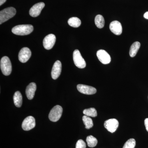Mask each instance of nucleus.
Segmentation results:
<instances>
[{"label": "nucleus", "mask_w": 148, "mask_h": 148, "mask_svg": "<svg viewBox=\"0 0 148 148\" xmlns=\"http://www.w3.org/2000/svg\"><path fill=\"white\" fill-rule=\"evenodd\" d=\"M73 59L74 64L79 69H84L86 66V63L81 54L79 50L76 49L73 53Z\"/></svg>", "instance_id": "5"}, {"label": "nucleus", "mask_w": 148, "mask_h": 148, "mask_svg": "<svg viewBox=\"0 0 148 148\" xmlns=\"http://www.w3.org/2000/svg\"><path fill=\"white\" fill-rule=\"evenodd\" d=\"M16 13V9L13 7H9L0 12V24H1L13 17Z\"/></svg>", "instance_id": "2"}, {"label": "nucleus", "mask_w": 148, "mask_h": 148, "mask_svg": "<svg viewBox=\"0 0 148 148\" xmlns=\"http://www.w3.org/2000/svg\"><path fill=\"white\" fill-rule=\"evenodd\" d=\"M32 56V52L28 47H24L21 49L18 55L19 61L21 63H26Z\"/></svg>", "instance_id": "8"}, {"label": "nucleus", "mask_w": 148, "mask_h": 148, "mask_svg": "<svg viewBox=\"0 0 148 148\" xmlns=\"http://www.w3.org/2000/svg\"><path fill=\"white\" fill-rule=\"evenodd\" d=\"M68 24L71 27L74 28H77L81 24V21L79 18L77 17H73L69 18L68 20Z\"/></svg>", "instance_id": "18"}, {"label": "nucleus", "mask_w": 148, "mask_h": 148, "mask_svg": "<svg viewBox=\"0 0 148 148\" xmlns=\"http://www.w3.org/2000/svg\"><path fill=\"white\" fill-rule=\"evenodd\" d=\"M144 17L146 19H148V12H147L145 13V14H144Z\"/></svg>", "instance_id": "26"}, {"label": "nucleus", "mask_w": 148, "mask_h": 148, "mask_svg": "<svg viewBox=\"0 0 148 148\" xmlns=\"http://www.w3.org/2000/svg\"><path fill=\"white\" fill-rule=\"evenodd\" d=\"M86 144L82 140H79L77 142L75 148H86Z\"/></svg>", "instance_id": "24"}, {"label": "nucleus", "mask_w": 148, "mask_h": 148, "mask_svg": "<svg viewBox=\"0 0 148 148\" xmlns=\"http://www.w3.org/2000/svg\"><path fill=\"white\" fill-rule=\"evenodd\" d=\"M62 65L61 61H56L53 64L51 72V75L52 79H56L59 77L61 74Z\"/></svg>", "instance_id": "13"}, {"label": "nucleus", "mask_w": 148, "mask_h": 148, "mask_svg": "<svg viewBox=\"0 0 148 148\" xmlns=\"http://www.w3.org/2000/svg\"><path fill=\"white\" fill-rule=\"evenodd\" d=\"M6 0H0V5H2L5 2Z\"/></svg>", "instance_id": "27"}, {"label": "nucleus", "mask_w": 148, "mask_h": 148, "mask_svg": "<svg viewBox=\"0 0 148 148\" xmlns=\"http://www.w3.org/2000/svg\"><path fill=\"white\" fill-rule=\"evenodd\" d=\"M88 146L92 148L95 147L98 144V140L96 138L92 135L88 136L86 139Z\"/></svg>", "instance_id": "21"}, {"label": "nucleus", "mask_w": 148, "mask_h": 148, "mask_svg": "<svg viewBox=\"0 0 148 148\" xmlns=\"http://www.w3.org/2000/svg\"><path fill=\"white\" fill-rule=\"evenodd\" d=\"M36 90V85L35 83H31L27 86L26 90V94L27 98L29 100H32L34 98Z\"/></svg>", "instance_id": "15"}, {"label": "nucleus", "mask_w": 148, "mask_h": 148, "mask_svg": "<svg viewBox=\"0 0 148 148\" xmlns=\"http://www.w3.org/2000/svg\"><path fill=\"white\" fill-rule=\"evenodd\" d=\"M45 6V4L43 2L37 3L33 5L29 10V14L32 17L38 16L43 8Z\"/></svg>", "instance_id": "11"}, {"label": "nucleus", "mask_w": 148, "mask_h": 148, "mask_svg": "<svg viewBox=\"0 0 148 148\" xmlns=\"http://www.w3.org/2000/svg\"><path fill=\"white\" fill-rule=\"evenodd\" d=\"M119 125V122L115 119H111L108 120L104 123L105 128L111 133H113L116 131Z\"/></svg>", "instance_id": "6"}, {"label": "nucleus", "mask_w": 148, "mask_h": 148, "mask_svg": "<svg viewBox=\"0 0 148 148\" xmlns=\"http://www.w3.org/2000/svg\"><path fill=\"white\" fill-rule=\"evenodd\" d=\"M0 66L4 75L8 76L10 75L12 71V66L10 60L8 56H4L1 59Z\"/></svg>", "instance_id": "3"}, {"label": "nucleus", "mask_w": 148, "mask_h": 148, "mask_svg": "<svg viewBox=\"0 0 148 148\" xmlns=\"http://www.w3.org/2000/svg\"><path fill=\"white\" fill-rule=\"evenodd\" d=\"M83 114L85 115L92 117H95L97 116V111L94 108L85 109L83 111Z\"/></svg>", "instance_id": "22"}, {"label": "nucleus", "mask_w": 148, "mask_h": 148, "mask_svg": "<svg viewBox=\"0 0 148 148\" xmlns=\"http://www.w3.org/2000/svg\"><path fill=\"white\" fill-rule=\"evenodd\" d=\"M136 145V141L134 139L131 138L127 140L124 144L123 148H134Z\"/></svg>", "instance_id": "23"}, {"label": "nucleus", "mask_w": 148, "mask_h": 148, "mask_svg": "<svg viewBox=\"0 0 148 148\" xmlns=\"http://www.w3.org/2000/svg\"><path fill=\"white\" fill-rule=\"evenodd\" d=\"M97 56L101 63L104 64H110L111 61L110 56L106 51L100 49L97 52Z\"/></svg>", "instance_id": "10"}, {"label": "nucleus", "mask_w": 148, "mask_h": 148, "mask_svg": "<svg viewBox=\"0 0 148 148\" xmlns=\"http://www.w3.org/2000/svg\"><path fill=\"white\" fill-rule=\"evenodd\" d=\"M36 126V121L34 117H27L23 121L22 124V127L25 131H29L34 128Z\"/></svg>", "instance_id": "9"}, {"label": "nucleus", "mask_w": 148, "mask_h": 148, "mask_svg": "<svg viewBox=\"0 0 148 148\" xmlns=\"http://www.w3.org/2000/svg\"><path fill=\"white\" fill-rule=\"evenodd\" d=\"M95 23L96 27L99 29H102L105 25V19L102 15L98 14L95 16Z\"/></svg>", "instance_id": "19"}, {"label": "nucleus", "mask_w": 148, "mask_h": 148, "mask_svg": "<svg viewBox=\"0 0 148 148\" xmlns=\"http://www.w3.org/2000/svg\"><path fill=\"white\" fill-rule=\"evenodd\" d=\"M34 31V27L30 24L19 25L15 26L12 29V32L18 36H26L30 34Z\"/></svg>", "instance_id": "1"}, {"label": "nucleus", "mask_w": 148, "mask_h": 148, "mask_svg": "<svg viewBox=\"0 0 148 148\" xmlns=\"http://www.w3.org/2000/svg\"><path fill=\"white\" fill-rule=\"evenodd\" d=\"M77 88L79 92L86 95H92L97 92V90L95 88L86 85H77Z\"/></svg>", "instance_id": "12"}, {"label": "nucleus", "mask_w": 148, "mask_h": 148, "mask_svg": "<svg viewBox=\"0 0 148 148\" xmlns=\"http://www.w3.org/2000/svg\"><path fill=\"white\" fill-rule=\"evenodd\" d=\"M63 112V108L61 106H54L51 109L49 115V118L51 121L56 122L61 118Z\"/></svg>", "instance_id": "4"}, {"label": "nucleus", "mask_w": 148, "mask_h": 148, "mask_svg": "<svg viewBox=\"0 0 148 148\" xmlns=\"http://www.w3.org/2000/svg\"><path fill=\"white\" fill-rule=\"evenodd\" d=\"M56 37L53 34L47 35L45 38L43 42V46L46 49L49 50L53 48L55 45Z\"/></svg>", "instance_id": "7"}, {"label": "nucleus", "mask_w": 148, "mask_h": 148, "mask_svg": "<svg viewBox=\"0 0 148 148\" xmlns=\"http://www.w3.org/2000/svg\"><path fill=\"white\" fill-rule=\"evenodd\" d=\"M140 42H135L133 43L130 49L129 54L130 57H134L138 53V50L140 47Z\"/></svg>", "instance_id": "16"}, {"label": "nucleus", "mask_w": 148, "mask_h": 148, "mask_svg": "<svg viewBox=\"0 0 148 148\" xmlns=\"http://www.w3.org/2000/svg\"><path fill=\"white\" fill-rule=\"evenodd\" d=\"M110 29L115 35L119 36L122 33V27L120 22L118 21H112L110 24Z\"/></svg>", "instance_id": "14"}, {"label": "nucleus", "mask_w": 148, "mask_h": 148, "mask_svg": "<svg viewBox=\"0 0 148 148\" xmlns=\"http://www.w3.org/2000/svg\"><path fill=\"white\" fill-rule=\"evenodd\" d=\"M13 101L14 105L17 108L21 107L22 103V96L21 92L16 91L13 96Z\"/></svg>", "instance_id": "17"}, {"label": "nucleus", "mask_w": 148, "mask_h": 148, "mask_svg": "<svg viewBox=\"0 0 148 148\" xmlns=\"http://www.w3.org/2000/svg\"><path fill=\"white\" fill-rule=\"evenodd\" d=\"M82 120L84 123L85 125L86 129H89L92 127L93 125V122L92 119L89 116L84 115L83 116Z\"/></svg>", "instance_id": "20"}, {"label": "nucleus", "mask_w": 148, "mask_h": 148, "mask_svg": "<svg viewBox=\"0 0 148 148\" xmlns=\"http://www.w3.org/2000/svg\"><path fill=\"white\" fill-rule=\"evenodd\" d=\"M145 125L146 129L148 132V118L146 119L145 120Z\"/></svg>", "instance_id": "25"}]
</instances>
